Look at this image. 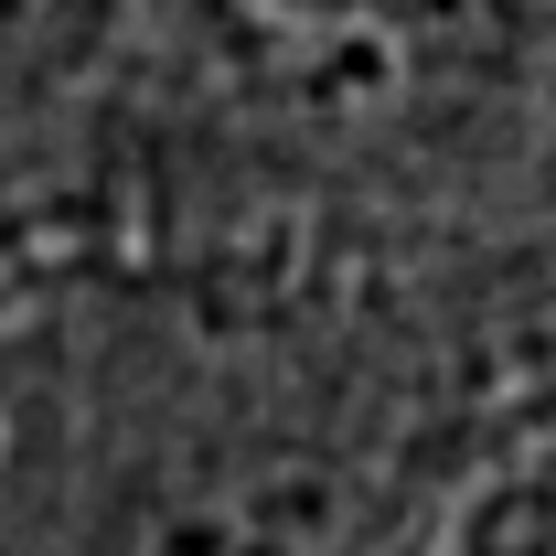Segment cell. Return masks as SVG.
Here are the masks:
<instances>
[{
	"label": "cell",
	"instance_id": "1",
	"mask_svg": "<svg viewBox=\"0 0 556 556\" xmlns=\"http://www.w3.org/2000/svg\"><path fill=\"white\" fill-rule=\"evenodd\" d=\"M118 22H129V0H0V118L65 97L108 54Z\"/></svg>",
	"mask_w": 556,
	"mask_h": 556
}]
</instances>
